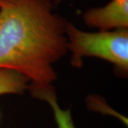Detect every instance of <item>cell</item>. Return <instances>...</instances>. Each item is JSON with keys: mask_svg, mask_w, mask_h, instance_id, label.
<instances>
[{"mask_svg": "<svg viewBox=\"0 0 128 128\" xmlns=\"http://www.w3.org/2000/svg\"><path fill=\"white\" fill-rule=\"evenodd\" d=\"M66 22L51 0H4L0 5V68L16 70L33 84L56 79L53 65L68 50Z\"/></svg>", "mask_w": 128, "mask_h": 128, "instance_id": "1", "label": "cell"}, {"mask_svg": "<svg viewBox=\"0 0 128 128\" xmlns=\"http://www.w3.org/2000/svg\"><path fill=\"white\" fill-rule=\"evenodd\" d=\"M66 34L68 49L71 51V64L80 67L82 58L92 56L112 64L120 72L128 70V31L86 32L67 22Z\"/></svg>", "mask_w": 128, "mask_h": 128, "instance_id": "2", "label": "cell"}, {"mask_svg": "<svg viewBox=\"0 0 128 128\" xmlns=\"http://www.w3.org/2000/svg\"><path fill=\"white\" fill-rule=\"evenodd\" d=\"M83 21L100 31L128 29V0H111L103 6L88 9Z\"/></svg>", "mask_w": 128, "mask_h": 128, "instance_id": "3", "label": "cell"}, {"mask_svg": "<svg viewBox=\"0 0 128 128\" xmlns=\"http://www.w3.org/2000/svg\"><path fill=\"white\" fill-rule=\"evenodd\" d=\"M28 89L34 98L46 101L53 110L57 128H76L70 109L64 110L60 107L54 88L50 84L38 85L30 83Z\"/></svg>", "mask_w": 128, "mask_h": 128, "instance_id": "4", "label": "cell"}, {"mask_svg": "<svg viewBox=\"0 0 128 128\" xmlns=\"http://www.w3.org/2000/svg\"><path fill=\"white\" fill-rule=\"evenodd\" d=\"M30 80L16 70L0 68V96L22 94L28 87Z\"/></svg>", "mask_w": 128, "mask_h": 128, "instance_id": "5", "label": "cell"}, {"mask_svg": "<svg viewBox=\"0 0 128 128\" xmlns=\"http://www.w3.org/2000/svg\"><path fill=\"white\" fill-rule=\"evenodd\" d=\"M3 1H4V0H0V5H2V2H3Z\"/></svg>", "mask_w": 128, "mask_h": 128, "instance_id": "6", "label": "cell"}, {"mask_svg": "<svg viewBox=\"0 0 128 128\" xmlns=\"http://www.w3.org/2000/svg\"><path fill=\"white\" fill-rule=\"evenodd\" d=\"M59 1H60V0H56V2H59Z\"/></svg>", "mask_w": 128, "mask_h": 128, "instance_id": "7", "label": "cell"}, {"mask_svg": "<svg viewBox=\"0 0 128 128\" xmlns=\"http://www.w3.org/2000/svg\"><path fill=\"white\" fill-rule=\"evenodd\" d=\"M0 118H1V113H0Z\"/></svg>", "mask_w": 128, "mask_h": 128, "instance_id": "8", "label": "cell"}]
</instances>
